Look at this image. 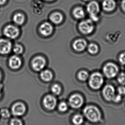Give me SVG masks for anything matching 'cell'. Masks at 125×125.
Returning a JSON list of instances; mask_svg holds the SVG:
<instances>
[{"label": "cell", "instance_id": "1", "mask_svg": "<svg viewBox=\"0 0 125 125\" xmlns=\"http://www.w3.org/2000/svg\"><path fill=\"white\" fill-rule=\"evenodd\" d=\"M84 116L90 122L97 123L101 119V113L99 109L94 105H88L83 110Z\"/></svg>", "mask_w": 125, "mask_h": 125}, {"label": "cell", "instance_id": "2", "mask_svg": "<svg viewBox=\"0 0 125 125\" xmlns=\"http://www.w3.org/2000/svg\"><path fill=\"white\" fill-rule=\"evenodd\" d=\"M104 77L101 73L95 72L93 73L88 78V85L93 90L100 89L104 83Z\"/></svg>", "mask_w": 125, "mask_h": 125}, {"label": "cell", "instance_id": "3", "mask_svg": "<svg viewBox=\"0 0 125 125\" xmlns=\"http://www.w3.org/2000/svg\"><path fill=\"white\" fill-rule=\"evenodd\" d=\"M103 73L108 79H112L115 77L119 72L117 66L112 62H108L104 65L103 68Z\"/></svg>", "mask_w": 125, "mask_h": 125}, {"label": "cell", "instance_id": "4", "mask_svg": "<svg viewBox=\"0 0 125 125\" xmlns=\"http://www.w3.org/2000/svg\"><path fill=\"white\" fill-rule=\"evenodd\" d=\"M78 28L81 33L84 35H89L94 30V22L90 19L83 20L79 24Z\"/></svg>", "mask_w": 125, "mask_h": 125}, {"label": "cell", "instance_id": "5", "mask_svg": "<svg viewBox=\"0 0 125 125\" xmlns=\"http://www.w3.org/2000/svg\"><path fill=\"white\" fill-rule=\"evenodd\" d=\"M69 105L72 108L79 109L82 106L84 103V98L80 94H75L72 95L69 99Z\"/></svg>", "mask_w": 125, "mask_h": 125}, {"label": "cell", "instance_id": "6", "mask_svg": "<svg viewBox=\"0 0 125 125\" xmlns=\"http://www.w3.org/2000/svg\"><path fill=\"white\" fill-rule=\"evenodd\" d=\"M3 33L7 38L11 39H14L19 36L20 31L19 28L16 26L9 25L4 28Z\"/></svg>", "mask_w": 125, "mask_h": 125}, {"label": "cell", "instance_id": "7", "mask_svg": "<svg viewBox=\"0 0 125 125\" xmlns=\"http://www.w3.org/2000/svg\"><path fill=\"white\" fill-rule=\"evenodd\" d=\"M102 94L105 100L108 101H112L115 95V88L111 85H106L102 89Z\"/></svg>", "mask_w": 125, "mask_h": 125}, {"label": "cell", "instance_id": "8", "mask_svg": "<svg viewBox=\"0 0 125 125\" xmlns=\"http://www.w3.org/2000/svg\"><path fill=\"white\" fill-rule=\"evenodd\" d=\"M31 63L32 67L35 71H40L45 67L46 60L43 57L38 56L33 59Z\"/></svg>", "mask_w": 125, "mask_h": 125}, {"label": "cell", "instance_id": "9", "mask_svg": "<svg viewBox=\"0 0 125 125\" xmlns=\"http://www.w3.org/2000/svg\"><path fill=\"white\" fill-rule=\"evenodd\" d=\"M43 104L46 109L49 110H52L55 108L57 105V99L54 96L47 95L43 100Z\"/></svg>", "mask_w": 125, "mask_h": 125}, {"label": "cell", "instance_id": "10", "mask_svg": "<svg viewBox=\"0 0 125 125\" xmlns=\"http://www.w3.org/2000/svg\"><path fill=\"white\" fill-rule=\"evenodd\" d=\"M26 108L25 104L19 102L14 104L11 108V112L13 115L20 116L23 115L26 112Z\"/></svg>", "mask_w": 125, "mask_h": 125}, {"label": "cell", "instance_id": "11", "mask_svg": "<svg viewBox=\"0 0 125 125\" xmlns=\"http://www.w3.org/2000/svg\"><path fill=\"white\" fill-rule=\"evenodd\" d=\"M12 49V44L8 39H0V54H7L10 52Z\"/></svg>", "mask_w": 125, "mask_h": 125}, {"label": "cell", "instance_id": "12", "mask_svg": "<svg viewBox=\"0 0 125 125\" xmlns=\"http://www.w3.org/2000/svg\"><path fill=\"white\" fill-rule=\"evenodd\" d=\"M87 11L89 15H98L100 11V6L95 1H90L87 6Z\"/></svg>", "mask_w": 125, "mask_h": 125}, {"label": "cell", "instance_id": "13", "mask_svg": "<svg viewBox=\"0 0 125 125\" xmlns=\"http://www.w3.org/2000/svg\"><path fill=\"white\" fill-rule=\"evenodd\" d=\"M87 47V43L85 39H79L75 40L72 44L73 49L77 52H83Z\"/></svg>", "mask_w": 125, "mask_h": 125}, {"label": "cell", "instance_id": "14", "mask_svg": "<svg viewBox=\"0 0 125 125\" xmlns=\"http://www.w3.org/2000/svg\"><path fill=\"white\" fill-rule=\"evenodd\" d=\"M39 30L40 33L42 35L45 36H49L52 33L53 27L49 22H44L40 26Z\"/></svg>", "mask_w": 125, "mask_h": 125}, {"label": "cell", "instance_id": "15", "mask_svg": "<svg viewBox=\"0 0 125 125\" xmlns=\"http://www.w3.org/2000/svg\"><path fill=\"white\" fill-rule=\"evenodd\" d=\"M102 9L106 12H110L115 9L116 6L115 0H104L102 2Z\"/></svg>", "mask_w": 125, "mask_h": 125}, {"label": "cell", "instance_id": "16", "mask_svg": "<svg viewBox=\"0 0 125 125\" xmlns=\"http://www.w3.org/2000/svg\"><path fill=\"white\" fill-rule=\"evenodd\" d=\"M22 61L21 58L17 55H13L10 57L9 64L11 68L17 69L19 68L22 65Z\"/></svg>", "mask_w": 125, "mask_h": 125}, {"label": "cell", "instance_id": "17", "mask_svg": "<svg viewBox=\"0 0 125 125\" xmlns=\"http://www.w3.org/2000/svg\"><path fill=\"white\" fill-rule=\"evenodd\" d=\"M74 17L77 20L84 19L85 16V12L82 7H77L75 8L72 12Z\"/></svg>", "mask_w": 125, "mask_h": 125}, {"label": "cell", "instance_id": "18", "mask_svg": "<svg viewBox=\"0 0 125 125\" xmlns=\"http://www.w3.org/2000/svg\"><path fill=\"white\" fill-rule=\"evenodd\" d=\"M50 19L51 22L56 24H58L62 22L63 20L62 15L58 12H55L50 15Z\"/></svg>", "mask_w": 125, "mask_h": 125}, {"label": "cell", "instance_id": "19", "mask_svg": "<svg viewBox=\"0 0 125 125\" xmlns=\"http://www.w3.org/2000/svg\"><path fill=\"white\" fill-rule=\"evenodd\" d=\"M40 77L42 80L44 82H50L52 79L53 75L50 71L48 70H44L41 72Z\"/></svg>", "mask_w": 125, "mask_h": 125}, {"label": "cell", "instance_id": "20", "mask_svg": "<svg viewBox=\"0 0 125 125\" xmlns=\"http://www.w3.org/2000/svg\"><path fill=\"white\" fill-rule=\"evenodd\" d=\"M25 20V17L24 14L21 13L15 14L13 17V20L15 24L18 25L23 24Z\"/></svg>", "mask_w": 125, "mask_h": 125}, {"label": "cell", "instance_id": "21", "mask_svg": "<svg viewBox=\"0 0 125 125\" xmlns=\"http://www.w3.org/2000/svg\"><path fill=\"white\" fill-rule=\"evenodd\" d=\"M87 50L91 54L95 55L98 52L99 48L97 44L94 43H91L87 46Z\"/></svg>", "mask_w": 125, "mask_h": 125}, {"label": "cell", "instance_id": "22", "mask_svg": "<svg viewBox=\"0 0 125 125\" xmlns=\"http://www.w3.org/2000/svg\"><path fill=\"white\" fill-rule=\"evenodd\" d=\"M84 117L80 114H76L72 118V121L75 125H79L82 124L84 121Z\"/></svg>", "mask_w": 125, "mask_h": 125}, {"label": "cell", "instance_id": "23", "mask_svg": "<svg viewBox=\"0 0 125 125\" xmlns=\"http://www.w3.org/2000/svg\"><path fill=\"white\" fill-rule=\"evenodd\" d=\"M78 79L82 82H85L88 79L89 77V73L85 71H82L79 72L77 74Z\"/></svg>", "mask_w": 125, "mask_h": 125}, {"label": "cell", "instance_id": "24", "mask_svg": "<svg viewBox=\"0 0 125 125\" xmlns=\"http://www.w3.org/2000/svg\"><path fill=\"white\" fill-rule=\"evenodd\" d=\"M51 90L53 94L57 95H60L62 90L61 87L59 84H57L53 85L52 86Z\"/></svg>", "mask_w": 125, "mask_h": 125}, {"label": "cell", "instance_id": "25", "mask_svg": "<svg viewBox=\"0 0 125 125\" xmlns=\"http://www.w3.org/2000/svg\"><path fill=\"white\" fill-rule=\"evenodd\" d=\"M117 80L119 84L122 85H125V73L122 72L119 74Z\"/></svg>", "mask_w": 125, "mask_h": 125}, {"label": "cell", "instance_id": "26", "mask_svg": "<svg viewBox=\"0 0 125 125\" xmlns=\"http://www.w3.org/2000/svg\"><path fill=\"white\" fill-rule=\"evenodd\" d=\"M13 51L16 54H20L23 52V47L20 44H16L14 47Z\"/></svg>", "mask_w": 125, "mask_h": 125}, {"label": "cell", "instance_id": "27", "mask_svg": "<svg viewBox=\"0 0 125 125\" xmlns=\"http://www.w3.org/2000/svg\"><path fill=\"white\" fill-rule=\"evenodd\" d=\"M68 106L65 102H62L60 103L58 106V109L60 112H65L68 110Z\"/></svg>", "mask_w": 125, "mask_h": 125}, {"label": "cell", "instance_id": "28", "mask_svg": "<svg viewBox=\"0 0 125 125\" xmlns=\"http://www.w3.org/2000/svg\"><path fill=\"white\" fill-rule=\"evenodd\" d=\"M0 115L2 117L5 118H9L10 116V112L6 109H3L0 111Z\"/></svg>", "mask_w": 125, "mask_h": 125}, {"label": "cell", "instance_id": "29", "mask_svg": "<svg viewBox=\"0 0 125 125\" xmlns=\"http://www.w3.org/2000/svg\"><path fill=\"white\" fill-rule=\"evenodd\" d=\"M10 124L13 125H21L22 123L21 121L19 118H13L11 120Z\"/></svg>", "mask_w": 125, "mask_h": 125}, {"label": "cell", "instance_id": "30", "mask_svg": "<svg viewBox=\"0 0 125 125\" xmlns=\"http://www.w3.org/2000/svg\"><path fill=\"white\" fill-rule=\"evenodd\" d=\"M122 95L120 94H115L114 96L112 101H113L115 103H118L120 102L122 100Z\"/></svg>", "mask_w": 125, "mask_h": 125}, {"label": "cell", "instance_id": "31", "mask_svg": "<svg viewBox=\"0 0 125 125\" xmlns=\"http://www.w3.org/2000/svg\"><path fill=\"white\" fill-rule=\"evenodd\" d=\"M119 62L123 65H125V52L121 53L118 57Z\"/></svg>", "mask_w": 125, "mask_h": 125}, {"label": "cell", "instance_id": "32", "mask_svg": "<svg viewBox=\"0 0 125 125\" xmlns=\"http://www.w3.org/2000/svg\"><path fill=\"white\" fill-rule=\"evenodd\" d=\"M117 91L118 94L122 96L125 95V87L124 85H121L118 88Z\"/></svg>", "mask_w": 125, "mask_h": 125}, {"label": "cell", "instance_id": "33", "mask_svg": "<svg viewBox=\"0 0 125 125\" xmlns=\"http://www.w3.org/2000/svg\"><path fill=\"white\" fill-rule=\"evenodd\" d=\"M90 19L93 22L98 21L99 20V17L98 15H90Z\"/></svg>", "mask_w": 125, "mask_h": 125}, {"label": "cell", "instance_id": "34", "mask_svg": "<svg viewBox=\"0 0 125 125\" xmlns=\"http://www.w3.org/2000/svg\"><path fill=\"white\" fill-rule=\"evenodd\" d=\"M121 6L122 10L125 12V0H122L121 4Z\"/></svg>", "mask_w": 125, "mask_h": 125}, {"label": "cell", "instance_id": "35", "mask_svg": "<svg viewBox=\"0 0 125 125\" xmlns=\"http://www.w3.org/2000/svg\"><path fill=\"white\" fill-rule=\"evenodd\" d=\"M7 0H0V5H3L6 2Z\"/></svg>", "mask_w": 125, "mask_h": 125}, {"label": "cell", "instance_id": "36", "mask_svg": "<svg viewBox=\"0 0 125 125\" xmlns=\"http://www.w3.org/2000/svg\"><path fill=\"white\" fill-rule=\"evenodd\" d=\"M2 79V74H1V72H0V81H1Z\"/></svg>", "mask_w": 125, "mask_h": 125}, {"label": "cell", "instance_id": "37", "mask_svg": "<svg viewBox=\"0 0 125 125\" xmlns=\"http://www.w3.org/2000/svg\"><path fill=\"white\" fill-rule=\"evenodd\" d=\"M1 96V87H0V98Z\"/></svg>", "mask_w": 125, "mask_h": 125}, {"label": "cell", "instance_id": "38", "mask_svg": "<svg viewBox=\"0 0 125 125\" xmlns=\"http://www.w3.org/2000/svg\"><path fill=\"white\" fill-rule=\"evenodd\" d=\"M83 0L84 2H88V1H90L91 0Z\"/></svg>", "mask_w": 125, "mask_h": 125}, {"label": "cell", "instance_id": "39", "mask_svg": "<svg viewBox=\"0 0 125 125\" xmlns=\"http://www.w3.org/2000/svg\"><path fill=\"white\" fill-rule=\"evenodd\" d=\"M45 0L47 1H52V0Z\"/></svg>", "mask_w": 125, "mask_h": 125}]
</instances>
